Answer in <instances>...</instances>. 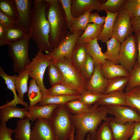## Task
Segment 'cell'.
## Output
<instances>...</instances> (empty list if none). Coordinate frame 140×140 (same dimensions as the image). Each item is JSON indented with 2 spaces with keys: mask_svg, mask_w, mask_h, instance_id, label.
<instances>
[{
  "mask_svg": "<svg viewBox=\"0 0 140 140\" xmlns=\"http://www.w3.org/2000/svg\"><path fill=\"white\" fill-rule=\"evenodd\" d=\"M46 0H34L28 34L36 43L38 51L50 53L54 49L49 41L50 28L46 10Z\"/></svg>",
  "mask_w": 140,
  "mask_h": 140,
  "instance_id": "cell-1",
  "label": "cell"
},
{
  "mask_svg": "<svg viewBox=\"0 0 140 140\" xmlns=\"http://www.w3.org/2000/svg\"><path fill=\"white\" fill-rule=\"evenodd\" d=\"M108 114L107 107L100 105L97 102L81 115H71L72 124L76 130L74 140H85V137L88 133L92 139L95 140L98 127L102 121L106 120Z\"/></svg>",
  "mask_w": 140,
  "mask_h": 140,
  "instance_id": "cell-2",
  "label": "cell"
},
{
  "mask_svg": "<svg viewBox=\"0 0 140 140\" xmlns=\"http://www.w3.org/2000/svg\"><path fill=\"white\" fill-rule=\"evenodd\" d=\"M46 12L49 24V41L54 48L56 47L68 32L66 17L59 0H46Z\"/></svg>",
  "mask_w": 140,
  "mask_h": 140,
  "instance_id": "cell-3",
  "label": "cell"
},
{
  "mask_svg": "<svg viewBox=\"0 0 140 140\" xmlns=\"http://www.w3.org/2000/svg\"><path fill=\"white\" fill-rule=\"evenodd\" d=\"M55 62L63 77V84L76 91L80 94L86 90V79L80 69L70 59L64 57Z\"/></svg>",
  "mask_w": 140,
  "mask_h": 140,
  "instance_id": "cell-4",
  "label": "cell"
},
{
  "mask_svg": "<svg viewBox=\"0 0 140 140\" xmlns=\"http://www.w3.org/2000/svg\"><path fill=\"white\" fill-rule=\"evenodd\" d=\"M71 113L65 104L55 109L50 120L56 140H69L74 128Z\"/></svg>",
  "mask_w": 140,
  "mask_h": 140,
  "instance_id": "cell-5",
  "label": "cell"
},
{
  "mask_svg": "<svg viewBox=\"0 0 140 140\" xmlns=\"http://www.w3.org/2000/svg\"><path fill=\"white\" fill-rule=\"evenodd\" d=\"M31 39L28 34L23 39L8 45V55L12 59L14 71L18 74L26 70L31 62L28 54L29 43Z\"/></svg>",
  "mask_w": 140,
  "mask_h": 140,
  "instance_id": "cell-6",
  "label": "cell"
},
{
  "mask_svg": "<svg viewBox=\"0 0 140 140\" xmlns=\"http://www.w3.org/2000/svg\"><path fill=\"white\" fill-rule=\"evenodd\" d=\"M52 60L48 54H44L41 51H38L26 69L32 79L35 80L40 87L43 97L48 95L47 89L43 83L45 71Z\"/></svg>",
  "mask_w": 140,
  "mask_h": 140,
  "instance_id": "cell-7",
  "label": "cell"
},
{
  "mask_svg": "<svg viewBox=\"0 0 140 140\" xmlns=\"http://www.w3.org/2000/svg\"><path fill=\"white\" fill-rule=\"evenodd\" d=\"M138 56L137 43L135 36L132 33L121 44L119 64L130 73L137 62Z\"/></svg>",
  "mask_w": 140,
  "mask_h": 140,
  "instance_id": "cell-8",
  "label": "cell"
},
{
  "mask_svg": "<svg viewBox=\"0 0 140 140\" xmlns=\"http://www.w3.org/2000/svg\"><path fill=\"white\" fill-rule=\"evenodd\" d=\"M84 31L80 30L74 34L69 32L59 45L48 54L50 58L55 61L64 57L71 59L72 52L78 38Z\"/></svg>",
  "mask_w": 140,
  "mask_h": 140,
  "instance_id": "cell-9",
  "label": "cell"
},
{
  "mask_svg": "<svg viewBox=\"0 0 140 140\" xmlns=\"http://www.w3.org/2000/svg\"><path fill=\"white\" fill-rule=\"evenodd\" d=\"M132 33L131 17L125 10L122 8L114 22L113 37L121 43Z\"/></svg>",
  "mask_w": 140,
  "mask_h": 140,
  "instance_id": "cell-10",
  "label": "cell"
},
{
  "mask_svg": "<svg viewBox=\"0 0 140 140\" xmlns=\"http://www.w3.org/2000/svg\"><path fill=\"white\" fill-rule=\"evenodd\" d=\"M108 114L114 116L116 122L123 124L128 122L140 123V113L136 109L128 106H107Z\"/></svg>",
  "mask_w": 140,
  "mask_h": 140,
  "instance_id": "cell-11",
  "label": "cell"
},
{
  "mask_svg": "<svg viewBox=\"0 0 140 140\" xmlns=\"http://www.w3.org/2000/svg\"><path fill=\"white\" fill-rule=\"evenodd\" d=\"M31 140H56L50 120L39 119L36 120L31 130Z\"/></svg>",
  "mask_w": 140,
  "mask_h": 140,
  "instance_id": "cell-12",
  "label": "cell"
},
{
  "mask_svg": "<svg viewBox=\"0 0 140 140\" xmlns=\"http://www.w3.org/2000/svg\"><path fill=\"white\" fill-rule=\"evenodd\" d=\"M106 120L110 122L113 133V140H129L132 136L135 122L120 123L115 121L114 117H107Z\"/></svg>",
  "mask_w": 140,
  "mask_h": 140,
  "instance_id": "cell-13",
  "label": "cell"
},
{
  "mask_svg": "<svg viewBox=\"0 0 140 140\" xmlns=\"http://www.w3.org/2000/svg\"><path fill=\"white\" fill-rule=\"evenodd\" d=\"M103 2L100 0H72L71 5L72 15L74 18H78L89 9L101 11V8Z\"/></svg>",
  "mask_w": 140,
  "mask_h": 140,
  "instance_id": "cell-14",
  "label": "cell"
},
{
  "mask_svg": "<svg viewBox=\"0 0 140 140\" xmlns=\"http://www.w3.org/2000/svg\"><path fill=\"white\" fill-rule=\"evenodd\" d=\"M19 18V24L28 31L31 22L33 1L32 0H15Z\"/></svg>",
  "mask_w": 140,
  "mask_h": 140,
  "instance_id": "cell-15",
  "label": "cell"
},
{
  "mask_svg": "<svg viewBox=\"0 0 140 140\" xmlns=\"http://www.w3.org/2000/svg\"><path fill=\"white\" fill-rule=\"evenodd\" d=\"M59 105L49 104L43 105H35L27 107V112L25 118L34 121L39 119L50 120L55 109Z\"/></svg>",
  "mask_w": 140,
  "mask_h": 140,
  "instance_id": "cell-16",
  "label": "cell"
},
{
  "mask_svg": "<svg viewBox=\"0 0 140 140\" xmlns=\"http://www.w3.org/2000/svg\"><path fill=\"white\" fill-rule=\"evenodd\" d=\"M107 81L102 74L100 66H95L93 75L87 82L86 90L104 94Z\"/></svg>",
  "mask_w": 140,
  "mask_h": 140,
  "instance_id": "cell-17",
  "label": "cell"
},
{
  "mask_svg": "<svg viewBox=\"0 0 140 140\" xmlns=\"http://www.w3.org/2000/svg\"><path fill=\"white\" fill-rule=\"evenodd\" d=\"M17 76L16 74L12 76L8 75L4 72L2 67H0V76L5 81V83L8 89L10 90L14 95L13 100L10 102L7 101L6 103L1 106L3 107L9 106H16L17 104H20L23 105L25 107H29L28 103L21 100L16 93L15 87V81Z\"/></svg>",
  "mask_w": 140,
  "mask_h": 140,
  "instance_id": "cell-18",
  "label": "cell"
},
{
  "mask_svg": "<svg viewBox=\"0 0 140 140\" xmlns=\"http://www.w3.org/2000/svg\"><path fill=\"white\" fill-rule=\"evenodd\" d=\"M103 76L107 80L119 76L129 77L130 73L122 66L108 60L100 66Z\"/></svg>",
  "mask_w": 140,
  "mask_h": 140,
  "instance_id": "cell-19",
  "label": "cell"
},
{
  "mask_svg": "<svg viewBox=\"0 0 140 140\" xmlns=\"http://www.w3.org/2000/svg\"><path fill=\"white\" fill-rule=\"evenodd\" d=\"M97 39L92 40L85 44L87 54L92 58L95 66H100L105 63L106 59L101 50Z\"/></svg>",
  "mask_w": 140,
  "mask_h": 140,
  "instance_id": "cell-20",
  "label": "cell"
},
{
  "mask_svg": "<svg viewBox=\"0 0 140 140\" xmlns=\"http://www.w3.org/2000/svg\"><path fill=\"white\" fill-rule=\"evenodd\" d=\"M27 111V107L20 108L17 106H1V122L6 123L9 119L13 118L23 119L26 117Z\"/></svg>",
  "mask_w": 140,
  "mask_h": 140,
  "instance_id": "cell-21",
  "label": "cell"
},
{
  "mask_svg": "<svg viewBox=\"0 0 140 140\" xmlns=\"http://www.w3.org/2000/svg\"><path fill=\"white\" fill-rule=\"evenodd\" d=\"M97 102L100 105L106 106H128L124 92H117L104 94Z\"/></svg>",
  "mask_w": 140,
  "mask_h": 140,
  "instance_id": "cell-22",
  "label": "cell"
},
{
  "mask_svg": "<svg viewBox=\"0 0 140 140\" xmlns=\"http://www.w3.org/2000/svg\"><path fill=\"white\" fill-rule=\"evenodd\" d=\"M107 13L105 22L103 29L97 38L98 41L106 43L113 37V25L118 12L112 13L106 12Z\"/></svg>",
  "mask_w": 140,
  "mask_h": 140,
  "instance_id": "cell-23",
  "label": "cell"
},
{
  "mask_svg": "<svg viewBox=\"0 0 140 140\" xmlns=\"http://www.w3.org/2000/svg\"><path fill=\"white\" fill-rule=\"evenodd\" d=\"M6 33L5 45H8L25 37L28 35V31L20 24H15L12 27H6Z\"/></svg>",
  "mask_w": 140,
  "mask_h": 140,
  "instance_id": "cell-24",
  "label": "cell"
},
{
  "mask_svg": "<svg viewBox=\"0 0 140 140\" xmlns=\"http://www.w3.org/2000/svg\"><path fill=\"white\" fill-rule=\"evenodd\" d=\"M30 119L25 118L20 119L17 122L15 129V139L16 140H31V130Z\"/></svg>",
  "mask_w": 140,
  "mask_h": 140,
  "instance_id": "cell-25",
  "label": "cell"
},
{
  "mask_svg": "<svg viewBox=\"0 0 140 140\" xmlns=\"http://www.w3.org/2000/svg\"><path fill=\"white\" fill-rule=\"evenodd\" d=\"M103 25H98L93 23H88L86 30L78 38L76 44H85L92 40L97 38L103 29Z\"/></svg>",
  "mask_w": 140,
  "mask_h": 140,
  "instance_id": "cell-26",
  "label": "cell"
},
{
  "mask_svg": "<svg viewBox=\"0 0 140 140\" xmlns=\"http://www.w3.org/2000/svg\"><path fill=\"white\" fill-rule=\"evenodd\" d=\"M0 11L10 18L16 24H19V18L15 0H0Z\"/></svg>",
  "mask_w": 140,
  "mask_h": 140,
  "instance_id": "cell-27",
  "label": "cell"
},
{
  "mask_svg": "<svg viewBox=\"0 0 140 140\" xmlns=\"http://www.w3.org/2000/svg\"><path fill=\"white\" fill-rule=\"evenodd\" d=\"M105 43L107 46V50L103 53L106 60L116 64H119L118 58L121 43L113 37Z\"/></svg>",
  "mask_w": 140,
  "mask_h": 140,
  "instance_id": "cell-28",
  "label": "cell"
},
{
  "mask_svg": "<svg viewBox=\"0 0 140 140\" xmlns=\"http://www.w3.org/2000/svg\"><path fill=\"white\" fill-rule=\"evenodd\" d=\"M129 77L119 76L107 80L104 94L117 92H124L128 83Z\"/></svg>",
  "mask_w": 140,
  "mask_h": 140,
  "instance_id": "cell-29",
  "label": "cell"
},
{
  "mask_svg": "<svg viewBox=\"0 0 140 140\" xmlns=\"http://www.w3.org/2000/svg\"><path fill=\"white\" fill-rule=\"evenodd\" d=\"M27 96L29 101L30 107L36 105L42 100L43 95L40 87L33 79H31L30 82Z\"/></svg>",
  "mask_w": 140,
  "mask_h": 140,
  "instance_id": "cell-30",
  "label": "cell"
},
{
  "mask_svg": "<svg viewBox=\"0 0 140 140\" xmlns=\"http://www.w3.org/2000/svg\"><path fill=\"white\" fill-rule=\"evenodd\" d=\"M80 95H58L54 96L48 95L43 97L42 100L38 105H43L49 104H65L71 101L79 99Z\"/></svg>",
  "mask_w": 140,
  "mask_h": 140,
  "instance_id": "cell-31",
  "label": "cell"
},
{
  "mask_svg": "<svg viewBox=\"0 0 140 140\" xmlns=\"http://www.w3.org/2000/svg\"><path fill=\"white\" fill-rule=\"evenodd\" d=\"M29 76L27 71L26 70L18 74L15 81V87L18 93V97L23 101H24V95L28 90L27 82Z\"/></svg>",
  "mask_w": 140,
  "mask_h": 140,
  "instance_id": "cell-32",
  "label": "cell"
},
{
  "mask_svg": "<svg viewBox=\"0 0 140 140\" xmlns=\"http://www.w3.org/2000/svg\"><path fill=\"white\" fill-rule=\"evenodd\" d=\"M85 44H76L72 51L70 59L80 69L87 54Z\"/></svg>",
  "mask_w": 140,
  "mask_h": 140,
  "instance_id": "cell-33",
  "label": "cell"
},
{
  "mask_svg": "<svg viewBox=\"0 0 140 140\" xmlns=\"http://www.w3.org/2000/svg\"><path fill=\"white\" fill-rule=\"evenodd\" d=\"M93 10V9H88L81 16L74 18L69 30V32L72 34H74L80 30L85 31L88 23L89 15Z\"/></svg>",
  "mask_w": 140,
  "mask_h": 140,
  "instance_id": "cell-34",
  "label": "cell"
},
{
  "mask_svg": "<svg viewBox=\"0 0 140 140\" xmlns=\"http://www.w3.org/2000/svg\"><path fill=\"white\" fill-rule=\"evenodd\" d=\"M48 95L54 96L58 95H80L76 91L65 85L59 83L47 89Z\"/></svg>",
  "mask_w": 140,
  "mask_h": 140,
  "instance_id": "cell-35",
  "label": "cell"
},
{
  "mask_svg": "<svg viewBox=\"0 0 140 140\" xmlns=\"http://www.w3.org/2000/svg\"><path fill=\"white\" fill-rule=\"evenodd\" d=\"M65 104L70 113L74 116L82 114L90 109L92 106L85 104L78 99L71 101Z\"/></svg>",
  "mask_w": 140,
  "mask_h": 140,
  "instance_id": "cell-36",
  "label": "cell"
},
{
  "mask_svg": "<svg viewBox=\"0 0 140 140\" xmlns=\"http://www.w3.org/2000/svg\"><path fill=\"white\" fill-rule=\"evenodd\" d=\"M125 92L128 106L136 109L140 113V86L135 87Z\"/></svg>",
  "mask_w": 140,
  "mask_h": 140,
  "instance_id": "cell-37",
  "label": "cell"
},
{
  "mask_svg": "<svg viewBox=\"0 0 140 140\" xmlns=\"http://www.w3.org/2000/svg\"><path fill=\"white\" fill-rule=\"evenodd\" d=\"M48 75L49 82L52 86L62 83L63 79L61 73L56 66L55 61L52 59L48 67Z\"/></svg>",
  "mask_w": 140,
  "mask_h": 140,
  "instance_id": "cell-38",
  "label": "cell"
},
{
  "mask_svg": "<svg viewBox=\"0 0 140 140\" xmlns=\"http://www.w3.org/2000/svg\"><path fill=\"white\" fill-rule=\"evenodd\" d=\"M95 140H113V136L109 122L106 120L99 126Z\"/></svg>",
  "mask_w": 140,
  "mask_h": 140,
  "instance_id": "cell-39",
  "label": "cell"
},
{
  "mask_svg": "<svg viewBox=\"0 0 140 140\" xmlns=\"http://www.w3.org/2000/svg\"><path fill=\"white\" fill-rule=\"evenodd\" d=\"M138 86H140V66L136 62L133 68L130 72L125 92H128L134 88Z\"/></svg>",
  "mask_w": 140,
  "mask_h": 140,
  "instance_id": "cell-40",
  "label": "cell"
},
{
  "mask_svg": "<svg viewBox=\"0 0 140 140\" xmlns=\"http://www.w3.org/2000/svg\"><path fill=\"white\" fill-rule=\"evenodd\" d=\"M122 8L127 11L131 18L140 16V0H125Z\"/></svg>",
  "mask_w": 140,
  "mask_h": 140,
  "instance_id": "cell-41",
  "label": "cell"
},
{
  "mask_svg": "<svg viewBox=\"0 0 140 140\" xmlns=\"http://www.w3.org/2000/svg\"><path fill=\"white\" fill-rule=\"evenodd\" d=\"M104 94L86 90L78 99L85 104L92 105L97 102Z\"/></svg>",
  "mask_w": 140,
  "mask_h": 140,
  "instance_id": "cell-42",
  "label": "cell"
},
{
  "mask_svg": "<svg viewBox=\"0 0 140 140\" xmlns=\"http://www.w3.org/2000/svg\"><path fill=\"white\" fill-rule=\"evenodd\" d=\"M95 65L90 56L87 54L85 60L80 69L87 82L91 78L94 72Z\"/></svg>",
  "mask_w": 140,
  "mask_h": 140,
  "instance_id": "cell-43",
  "label": "cell"
},
{
  "mask_svg": "<svg viewBox=\"0 0 140 140\" xmlns=\"http://www.w3.org/2000/svg\"><path fill=\"white\" fill-rule=\"evenodd\" d=\"M125 0H108L102 4L101 11L110 13L118 12Z\"/></svg>",
  "mask_w": 140,
  "mask_h": 140,
  "instance_id": "cell-44",
  "label": "cell"
},
{
  "mask_svg": "<svg viewBox=\"0 0 140 140\" xmlns=\"http://www.w3.org/2000/svg\"><path fill=\"white\" fill-rule=\"evenodd\" d=\"M64 10L67 19L68 27L69 30L74 19L71 12V0H59Z\"/></svg>",
  "mask_w": 140,
  "mask_h": 140,
  "instance_id": "cell-45",
  "label": "cell"
},
{
  "mask_svg": "<svg viewBox=\"0 0 140 140\" xmlns=\"http://www.w3.org/2000/svg\"><path fill=\"white\" fill-rule=\"evenodd\" d=\"M15 132V129L7 127L6 123L0 122V140H14L11 136Z\"/></svg>",
  "mask_w": 140,
  "mask_h": 140,
  "instance_id": "cell-46",
  "label": "cell"
},
{
  "mask_svg": "<svg viewBox=\"0 0 140 140\" xmlns=\"http://www.w3.org/2000/svg\"><path fill=\"white\" fill-rule=\"evenodd\" d=\"M106 18V16H101L97 12L91 13L89 16L88 23L93 22L98 25H103Z\"/></svg>",
  "mask_w": 140,
  "mask_h": 140,
  "instance_id": "cell-47",
  "label": "cell"
},
{
  "mask_svg": "<svg viewBox=\"0 0 140 140\" xmlns=\"http://www.w3.org/2000/svg\"><path fill=\"white\" fill-rule=\"evenodd\" d=\"M15 24L8 16L0 11V24L5 27H9Z\"/></svg>",
  "mask_w": 140,
  "mask_h": 140,
  "instance_id": "cell-48",
  "label": "cell"
},
{
  "mask_svg": "<svg viewBox=\"0 0 140 140\" xmlns=\"http://www.w3.org/2000/svg\"><path fill=\"white\" fill-rule=\"evenodd\" d=\"M131 21L132 32L135 33L140 30V16L135 18H131Z\"/></svg>",
  "mask_w": 140,
  "mask_h": 140,
  "instance_id": "cell-49",
  "label": "cell"
},
{
  "mask_svg": "<svg viewBox=\"0 0 140 140\" xmlns=\"http://www.w3.org/2000/svg\"><path fill=\"white\" fill-rule=\"evenodd\" d=\"M140 139V123L135 122L133 134L129 140H139Z\"/></svg>",
  "mask_w": 140,
  "mask_h": 140,
  "instance_id": "cell-50",
  "label": "cell"
},
{
  "mask_svg": "<svg viewBox=\"0 0 140 140\" xmlns=\"http://www.w3.org/2000/svg\"><path fill=\"white\" fill-rule=\"evenodd\" d=\"M134 36L137 43L138 51V56L137 62L138 65L140 66V30L135 33Z\"/></svg>",
  "mask_w": 140,
  "mask_h": 140,
  "instance_id": "cell-51",
  "label": "cell"
},
{
  "mask_svg": "<svg viewBox=\"0 0 140 140\" xmlns=\"http://www.w3.org/2000/svg\"><path fill=\"white\" fill-rule=\"evenodd\" d=\"M6 35V27L0 24V47L5 46Z\"/></svg>",
  "mask_w": 140,
  "mask_h": 140,
  "instance_id": "cell-52",
  "label": "cell"
},
{
  "mask_svg": "<svg viewBox=\"0 0 140 140\" xmlns=\"http://www.w3.org/2000/svg\"><path fill=\"white\" fill-rule=\"evenodd\" d=\"M75 130V129L74 128L71 134L69 140H74L75 137L74 135Z\"/></svg>",
  "mask_w": 140,
  "mask_h": 140,
  "instance_id": "cell-53",
  "label": "cell"
},
{
  "mask_svg": "<svg viewBox=\"0 0 140 140\" xmlns=\"http://www.w3.org/2000/svg\"><path fill=\"white\" fill-rule=\"evenodd\" d=\"M85 140H93L90 138V135L89 134H88L87 135L86 138Z\"/></svg>",
  "mask_w": 140,
  "mask_h": 140,
  "instance_id": "cell-54",
  "label": "cell"
},
{
  "mask_svg": "<svg viewBox=\"0 0 140 140\" xmlns=\"http://www.w3.org/2000/svg\"><path fill=\"white\" fill-rule=\"evenodd\" d=\"M139 140H140V139H139Z\"/></svg>",
  "mask_w": 140,
  "mask_h": 140,
  "instance_id": "cell-55",
  "label": "cell"
}]
</instances>
